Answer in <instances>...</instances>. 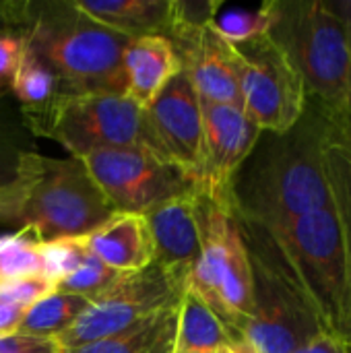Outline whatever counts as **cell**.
Returning a JSON list of instances; mask_svg holds the SVG:
<instances>
[{
  "label": "cell",
  "mask_w": 351,
  "mask_h": 353,
  "mask_svg": "<svg viewBox=\"0 0 351 353\" xmlns=\"http://www.w3.org/2000/svg\"><path fill=\"white\" fill-rule=\"evenodd\" d=\"M186 279L163 269L155 261L137 273L120 279L91 300L81 319L56 339L62 353L114 337L141 321L180 302Z\"/></svg>",
  "instance_id": "cell-9"
},
{
  "label": "cell",
  "mask_w": 351,
  "mask_h": 353,
  "mask_svg": "<svg viewBox=\"0 0 351 353\" xmlns=\"http://www.w3.org/2000/svg\"><path fill=\"white\" fill-rule=\"evenodd\" d=\"M168 37L176 46L180 64L188 72L199 99L242 108L236 50L215 31L211 21L176 25Z\"/></svg>",
  "instance_id": "cell-13"
},
{
  "label": "cell",
  "mask_w": 351,
  "mask_h": 353,
  "mask_svg": "<svg viewBox=\"0 0 351 353\" xmlns=\"http://www.w3.org/2000/svg\"><path fill=\"white\" fill-rule=\"evenodd\" d=\"M271 23H273V0L263 2L254 10L221 8V2H217V8L211 17V25L215 27V31L234 46L267 35L271 31Z\"/></svg>",
  "instance_id": "cell-25"
},
{
  "label": "cell",
  "mask_w": 351,
  "mask_h": 353,
  "mask_svg": "<svg viewBox=\"0 0 351 353\" xmlns=\"http://www.w3.org/2000/svg\"><path fill=\"white\" fill-rule=\"evenodd\" d=\"M155 263L188 279L201 256V190L174 196L143 213Z\"/></svg>",
  "instance_id": "cell-15"
},
{
  "label": "cell",
  "mask_w": 351,
  "mask_h": 353,
  "mask_svg": "<svg viewBox=\"0 0 351 353\" xmlns=\"http://www.w3.org/2000/svg\"><path fill=\"white\" fill-rule=\"evenodd\" d=\"M178 304L141 321L139 325L114 337L66 353H174Z\"/></svg>",
  "instance_id": "cell-21"
},
{
  "label": "cell",
  "mask_w": 351,
  "mask_h": 353,
  "mask_svg": "<svg viewBox=\"0 0 351 353\" xmlns=\"http://www.w3.org/2000/svg\"><path fill=\"white\" fill-rule=\"evenodd\" d=\"M89 304L91 300L87 298L52 292L50 296L37 300L25 310L17 335L58 339L81 319V314L89 308Z\"/></svg>",
  "instance_id": "cell-22"
},
{
  "label": "cell",
  "mask_w": 351,
  "mask_h": 353,
  "mask_svg": "<svg viewBox=\"0 0 351 353\" xmlns=\"http://www.w3.org/2000/svg\"><path fill=\"white\" fill-rule=\"evenodd\" d=\"M294 353H345V341L333 333H319Z\"/></svg>",
  "instance_id": "cell-31"
},
{
  "label": "cell",
  "mask_w": 351,
  "mask_h": 353,
  "mask_svg": "<svg viewBox=\"0 0 351 353\" xmlns=\"http://www.w3.org/2000/svg\"><path fill=\"white\" fill-rule=\"evenodd\" d=\"M345 353H351V341H345Z\"/></svg>",
  "instance_id": "cell-35"
},
{
  "label": "cell",
  "mask_w": 351,
  "mask_h": 353,
  "mask_svg": "<svg viewBox=\"0 0 351 353\" xmlns=\"http://www.w3.org/2000/svg\"><path fill=\"white\" fill-rule=\"evenodd\" d=\"M351 116H335L325 145V170L343 242V310L339 337L351 341Z\"/></svg>",
  "instance_id": "cell-16"
},
{
  "label": "cell",
  "mask_w": 351,
  "mask_h": 353,
  "mask_svg": "<svg viewBox=\"0 0 351 353\" xmlns=\"http://www.w3.org/2000/svg\"><path fill=\"white\" fill-rule=\"evenodd\" d=\"M0 353H62L56 339L8 335L0 339Z\"/></svg>",
  "instance_id": "cell-29"
},
{
  "label": "cell",
  "mask_w": 351,
  "mask_h": 353,
  "mask_svg": "<svg viewBox=\"0 0 351 353\" xmlns=\"http://www.w3.org/2000/svg\"><path fill=\"white\" fill-rule=\"evenodd\" d=\"M244 350H246V353H257V352H254V350H250V347H248L246 343H244Z\"/></svg>",
  "instance_id": "cell-36"
},
{
  "label": "cell",
  "mask_w": 351,
  "mask_h": 353,
  "mask_svg": "<svg viewBox=\"0 0 351 353\" xmlns=\"http://www.w3.org/2000/svg\"><path fill=\"white\" fill-rule=\"evenodd\" d=\"M242 343L188 285L182 292L176 319L174 353H213Z\"/></svg>",
  "instance_id": "cell-20"
},
{
  "label": "cell",
  "mask_w": 351,
  "mask_h": 353,
  "mask_svg": "<svg viewBox=\"0 0 351 353\" xmlns=\"http://www.w3.org/2000/svg\"><path fill=\"white\" fill-rule=\"evenodd\" d=\"M23 306H12V304H0V339L8 335H17L19 325L25 316Z\"/></svg>",
  "instance_id": "cell-32"
},
{
  "label": "cell",
  "mask_w": 351,
  "mask_h": 353,
  "mask_svg": "<svg viewBox=\"0 0 351 353\" xmlns=\"http://www.w3.org/2000/svg\"><path fill=\"white\" fill-rule=\"evenodd\" d=\"M116 211L83 159L25 151L10 184L0 188V223L27 230L37 242L83 238Z\"/></svg>",
  "instance_id": "cell-2"
},
{
  "label": "cell",
  "mask_w": 351,
  "mask_h": 353,
  "mask_svg": "<svg viewBox=\"0 0 351 353\" xmlns=\"http://www.w3.org/2000/svg\"><path fill=\"white\" fill-rule=\"evenodd\" d=\"M269 35L302 74L308 97L337 116H351L348 35L325 0H273Z\"/></svg>",
  "instance_id": "cell-5"
},
{
  "label": "cell",
  "mask_w": 351,
  "mask_h": 353,
  "mask_svg": "<svg viewBox=\"0 0 351 353\" xmlns=\"http://www.w3.org/2000/svg\"><path fill=\"white\" fill-rule=\"evenodd\" d=\"M335 116L308 97L290 130L261 132L232 186V211L240 223L273 230L333 205L325 145Z\"/></svg>",
  "instance_id": "cell-1"
},
{
  "label": "cell",
  "mask_w": 351,
  "mask_h": 353,
  "mask_svg": "<svg viewBox=\"0 0 351 353\" xmlns=\"http://www.w3.org/2000/svg\"><path fill=\"white\" fill-rule=\"evenodd\" d=\"M213 353H246V350H244V341H242V343H236V345L221 347V350H217V352Z\"/></svg>",
  "instance_id": "cell-34"
},
{
  "label": "cell",
  "mask_w": 351,
  "mask_h": 353,
  "mask_svg": "<svg viewBox=\"0 0 351 353\" xmlns=\"http://www.w3.org/2000/svg\"><path fill=\"white\" fill-rule=\"evenodd\" d=\"M12 93L23 103V110L41 108L62 93V83L56 72L27 46L17 66V72L10 83Z\"/></svg>",
  "instance_id": "cell-23"
},
{
  "label": "cell",
  "mask_w": 351,
  "mask_h": 353,
  "mask_svg": "<svg viewBox=\"0 0 351 353\" xmlns=\"http://www.w3.org/2000/svg\"><path fill=\"white\" fill-rule=\"evenodd\" d=\"M25 41L56 72L62 93L126 95L124 50L130 37L83 14L74 2L33 4Z\"/></svg>",
  "instance_id": "cell-4"
},
{
  "label": "cell",
  "mask_w": 351,
  "mask_h": 353,
  "mask_svg": "<svg viewBox=\"0 0 351 353\" xmlns=\"http://www.w3.org/2000/svg\"><path fill=\"white\" fill-rule=\"evenodd\" d=\"M238 225L248 252L281 273L306 300L323 329L339 335L345 281L343 242L333 205L273 230L240 221Z\"/></svg>",
  "instance_id": "cell-3"
},
{
  "label": "cell",
  "mask_w": 351,
  "mask_h": 353,
  "mask_svg": "<svg viewBox=\"0 0 351 353\" xmlns=\"http://www.w3.org/2000/svg\"><path fill=\"white\" fill-rule=\"evenodd\" d=\"M25 46L27 41L23 35H0V91L10 89Z\"/></svg>",
  "instance_id": "cell-28"
},
{
  "label": "cell",
  "mask_w": 351,
  "mask_h": 353,
  "mask_svg": "<svg viewBox=\"0 0 351 353\" xmlns=\"http://www.w3.org/2000/svg\"><path fill=\"white\" fill-rule=\"evenodd\" d=\"M350 137H351V122H350Z\"/></svg>",
  "instance_id": "cell-37"
},
{
  "label": "cell",
  "mask_w": 351,
  "mask_h": 353,
  "mask_svg": "<svg viewBox=\"0 0 351 353\" xmlns=\"http://www.w3.org/2000/svg\"><path fill=\"white\" fill-rule=\"evenodd\" d=\"M201 192L219 205L232 207L234 178L252 153L263 130L238 105L211 103L201 99Z\"/></svg>",
  "instance_id": "cell-12"
},
{
  "label": "cell",
  "mask_w": 351,
  "mask_h": 353,
  "mask_svg": "<svg viewBox=\"0 0 351 353\" xmlns=\"http://www.w3.org/2000/svg\"><path fill=\"white\" fill-rule=\"evenodd\" d=\"M74 6L99 25L126 35H170L176 0H74Z\"/></svg>",
  "instance_id": "cell-19"
},
{
  "label": "cell",
  "mask_w": 351,
  "mask_h": 353,
  "mask_svg": "<svg viewBox=\"0 0 351 353\" xmlns=\"http://www.w3.org/2000/svg\"><path fill=\"white\" fill-rule=\"evenodd\" d=\"M85 246L110 269L128 275L155 261L149 225L139 213H116L103 225L83 236Z\"/></svg>",
  "instance_id": "cell-17"
},
{
  "label": "cell",
  "mask_w": 351,
  "mask_h": 353,
  "mask_svg": "<svg viewBox=\"0 0 351 353\" xmlns=\"http://www.w3.org/2000/svg\"><path fill=\"white\" fill-rule=\"evenodd\" d=\"M83 240V238H81ZM85 244V242H83ZM122 273L106 267L87 246L77 261V265L56 283V292L81 296L87 300H95L99 294H103L108 288H112Z\"/></svg>",
  "instance_id": "cell-26"
},
{
  "label": "cell",
  "mask_w": 351,
  "mask_h": 353,
  "mask_svg": "<svg viewBox=\"0 0 351 353\" xmlns=\"http://www.w3.org/2000/svg\"><path fill=\"white\" fill-rule=\"evenodd\" d=\"M186 285L240 339L252 314V265L232 207L201 192V256Z\"/></svg>",
  "instance_id": "cell-7"
},
{
  "label": "cell",
  "mask_w": 351,
  "mask_h": 353,
  "mask_svg": "<svg viewBox=\"0 0 351 353\" xmlns=\"http://www.w3.org/2000/svg\"><path fill=\"white\" fill-rule=\"evenodd\" d=\"M248 256L252 265V314L242 331L244 343L257 353H294L323 333V325L294 285L261 259L250 252Z\"/></svg>",
  "instance_id": "cell-11"
},
{
  "label": "cell",
  "mask_w": 351,
  "mask_h": 353,
  "mask_svg": "<svg viewBox=\"0 0 351 353\" xmlns=\"http://www.w3.org/2000/svg\"><path fill=\"white\" fill-rule=\"evenodd\" d=\"M46 277V252L27 230L0 236V283L23 277Z\"/></svg>",
  "instance_id": "cell-24"
},
{
  "label": "cell",
  "mask_w": 351,
  "mask_h": 353,
  "mask_svg": "<svg viewBox=\"0 0 351 353\" xmlns=\"http://www.w3.org/2000/svg\"><path fill=\"white\" fill-rule=\"evenodd\" d=\"M116 213H147L174 196L199 192L201 182L163 153L145 147L101 149L83 157Z\"/></svg>",
  "instance_id": "cell-8"
},
{
  "label": "cell",
  "mask_w": 351,
  "mask_h": 353,
  "mask_svg": "<svg viewBox=\"0 0 351 353\" xmlns=\"http://www.w3.org/2000/svg\"><path fill=\"white\" fill-rule=\"evenodd\" d=\"M180 68V56L170 37H132L124 50L126 97L147 108Z\"/></svg>",
  "instance_id": "cell-18"
},
{
  "label": "cell",
  "mask_w": 351,
  "mask_h": 353,
  "mask_svg": "<svg viewBox=\"0 0 351 353\" xmlns=\"http://www.w3.org/2000/svg\"><path fill=\"white\" fill-rule=\"evenodd\" d=\"M23 153H25L23 149H19L6 137L0 134V188L10 184L12 178L17 176Z\"/></svg>",
  "instance_id": "cell-30"
},
{
  "label": "cell",
  "mask_w": 351,
  "mask_h": 353,
  "mask_svg": "<svg viewBox=\"0 0 351 353\" xmlns=\"http://www.w3.org/2000/svg\"><path fill=\"white\" fill-rule=\"evenodd\" d=\"M23 114L35 134L58 143L70 157L83 159L116 147H145L168 155L155 139L147 110L126 95L60 93L46 105L23 110Z\"/></svg>",
  "instance_id": "cell-6"
},
{
  "label": "cell",
  "mask_w": 351,
  "mask_h": 353,
  "mask_svg": "<svg viewBox=\"0 0 351 353\" xmlns=\"http://www.w3.org/2000/svg\"><path fill=\"white\" fill-rule=\"evenodd\" d=\"M52 292H56V285L48 277H41V275L23 277V279L0 283V304H12V306L29 308L31 304L50 296Z\"/></svg>",
  "instance_id": "cell-27"
},
{
  "label": "cell",
  "mask_w": 351,
  "mask_h": 353,
  "mask_svg": "<svg viewBox=\"0 0 351 353\" xmlns=\"http://www.w3.org/2000/svg\"><path fill=\"white\" fill-rule=\"evenodd\" d=\"M145 110L161 149L201 182L203 116L188 72L180 68Z\"/></svg>",
  "instance_id": "cell-14"
},
{
  "label": "cell",
  "mask_w": 351,
  "mask_h": 353,
  "mask_svg": "<svg viewBox=\"0 0 351 353\" xmlns=\"http://www.w3.org/2000/svg\"><path fill=\"white\" fill-rule=\"evenodd\" d=\"M234 50L244 114L263 132L290 130L308 103L302 74L269 33L236 43Z\"/></svg>",
  "instance_id": "cell-10"
},
{
  "label": "cell",
  "mask_w": 351,
  "mask_h": 353,
  "mask_svg": "<svg viewBox=\"0 0 351 353\" xmlns=\"http://www.w3.org/2000/svg\"><path fill=\"white\" fill-rule=\"evenodd\" d=\"M325 4L329 6V10L343 23L345 27V35H348V48H350V60H351V0H325Z\"/></svg>",
  "instance_id": "cell-33"
}]
</instances>
